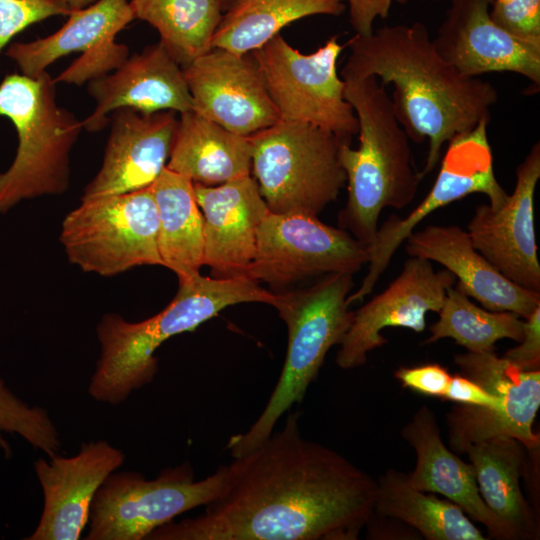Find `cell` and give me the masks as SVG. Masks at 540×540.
I'll use <instances>...</instances> for the list:
<instances>
[{
	"label": "cell",
	"mask_w": 540,
	"mask_h": 540,
	"mask_svg": "<svg viewBox=\"0 0 540 540\" xmlns=\"http://www.w3.org/2000/svg\"><path fill=\"white\" fill-rule=\"evenodd\" d=\"M39 458L34 469L43 492V510L27 540H78L88 525L94 496L125 460L105 440L83 443L76 455Z\"/></svg>",
	"instance_id": "cell-19"
},
{
	"label": "cell",
	"mask_w": 540,
	"mask_h": 540,
	"mask_svg": "<svg viewBox=\"0 0 540 540\" xmlns=\"http://www.w3.org/2000/svg\"><path fill=\"white\" fill-rule=\"evenodd\" d=\"M490 117L482 119L468 132L448 142L436 180L426 197L407 217L391 215L378 228L367 247L368 272L357 291L349 294L347 303L362 301L370 294L386 270L396 250L415 227L429 214L473 193L488 196L489 205L500 208L509 194L498 183L492 164L487 128Z\"/></svg>",
	"instance_id": "cell-12"
},
{
	"label": "cell",
	"mask_w": 540,
	"mask_h": 540,
	"mask_svg": "<svg viewBox=\"0 0 540 540\" xmlns=\"http://www.w3.org/2000/svg\"><path fill=\"white\" fill-rule=\"evenodd\" d=\"M344 82L345 98L358 121L359 145L340 147L348 198L339 213V225L368 247L375 239L382 210L408 206L422 177L385 86L375 77Z\"/></svg>",
	"instance_id": "cell-4"
},
{
	"label": "cell",
	"mask_w": 540,
	"mask_h": 540,
	"mask_svg": "<svg viewBox=\"0 0 540 540\" xmlns=\"http://www.w3.org/2000/svg\"><path fill=\"white\" fill-rule=\"evenodd\" d=\"M276 293L239 277L218 279L198 274L179 280L172 301L156 315L129 322L117 313L104 314L96 334L100 356L88 393L96 401L117 405L151 383L158 372L154 353L169 338L191 331L224 308L245 302L274 305Z\"/></svg>",
	"instance_id": "cell-3"
},
{
	"label": "cell",
	"mask_w": 540,
	"mask_h": 540,
	"mask_svg": "<svg viewBox=\"0 0 540 540\" xmlns=\"http://www.w3.org/2000/svg\"><path fill=\"white\" fill-rule=\"evenodd\" d=\"M242 0H219L221 10L223 14L236 6Z\"/></svg>",
	"instance_id": "cell-39"
},
{
	"label": "cell",
	"mask_w": 540,
	"mask_h": 540,
	"mask_svg": "<svg viewBox=\"0 0 540 540\" xmlns=\"http://www.w3.org/2000/svg\"><path fill=\"white\" fill-rule=\"evenodd\" d=\"M226 464L195 480L189 463L162 470L154 479L114 471L97 490L85 540H144L178 515L205 506L222 491Z\"/></svg>",
	"instance_id": "cell-10"
},
{
	"label": "cell",
	"mask_w": 540,
	"mask_h": 540,
	"mask_svg": "<svg viewBox=\"0 0 540 540\" xmlns=\"http://www.w3.org/2000/svg\"><path fill=\"white\" fill-rule=\"evenodd\" d=\"M3 432L20 435L49 457L58 454L61 449L59 432L48 411L27 405L0 376V433Z\"/></svg>",
	"instance_id": "cell-32"
},
{
	"label": "cell",
	"mask_w": 540,
	"mask_h": 540,
	"mask_svg": "<svg viewBox=\"0 0 540 540\" xmlns=\"http://www.w3.org/2000/svg\"><path fill=\"white\" fill-rule=\"evenodd\" d=\"M490 16L497 25L517 37L540 40V0L493 1Z\"/></svg>",
	"instance_id": "cell-34"
},
{
	"label": "cell",
	"mask_w": 540,
	"mask_h": 540,
	"mask_svg": "<svg viewBox=\"0 0 540 540\" xmlns=\"http://www.w3.org/2000/svg\"><path fill=\"white\" fill-rule=\"evenodd\" d=\"M439 319L430 326V335L422 344L451 338L469 352L495 351L501 339L521 341L525 320L513 312L490 311L478 307L469 297L451 286L447 289Z\"/></svg>",
	"instance_id": "cell-31"
},
{
	"label": "cell",
	"mask_w": 540,
	"mask_h": 540,
	"mask_svg": "<svg viewBox=\"0 0 540 540\" xmlns=\"http://www.w3.org/2000/svg\"><path fill=\"white\" fill-rule=\"evenodd\" d=\"M344 48L333 35L304 54L278 34L251 52L280 120L310 124L350 143L358 121L337 69Z\"/></svg>",
	"instance_id": "cell-11"
},
{
	"label": "cell",
	"mask_w": 540,
	"mask_h": 540,
	"mask_svg": "<svg viewBox=\"0 0 540 540\" xmlns=\"http://www.w3.org/2000/svg\"><path fill=\"white\" fill-rule=\"evenodd\" d=\"M494 2H498V3H507V2H510L512 0H493Z\"/></svg>",
	"instance_id": "cell-40"
},
{
	"label": "cell",
	"mask_w": 540,
	"mask_h": 540,
	"mask_svg": "<svg viewBox=\"0 0 540 540\" xmlns=\"http://www.w3.org/2000/svg\"><path fill=\"white\" fill-rule=\"evenodd\" d=\"M345 9V0H242L223 14L212 48L251 53L292 22L314 15L339 16Z\"/></svg>",
	"instance_id": "cell-29"
},
{
	"label": "cell",
	"mask_w": 540,
	"mask_h": 540,
	"mask_svg": "<svg viewBox=\"0 0 540 540\" xmlns=\"http://www.w3.org/2000/svg\"><path fill=\"white\" fill-rule=\"evenodd\" d=\"M88 92L96 102L82 121L88 132L104 129L110 122L108 115L120 108L144 114L192 110L183 69L160 43L128 57L114 72L90 80Z\"/></svg>",
	"instance_id": "cell-22"
},
{
	"label": "cell",
	"mask_w": 540,
	"mask_h": 540,
	"mask_svg": "<svg viewBox=\"0 0 540 540\" xmlns=\"http://www.w3.org/2000/svg\"><path fill=\"white\" fill-rule=\"evenodd\" d=\"M250 140L252 177L270 212L318 216L346 184L339 152L348 142L330 131L279 120Z\"/></svg>",
	"instance_id": "cell-8"
},
{
	"label": "cell",
	"mask_w": 540,
	"mask_h": 540,
	"mask_svg": "<svg viewBox=\"0 0 540 540\" xmlns=\"http://www.w3.org/2000/svg\"><path fill=\"white\" fill-rule=\"evenodd\" d=\"M410 257L437 262L458 278L456 288L487 310L513 312L526 319L540 306V293L526 290L508 280L470 240L459 226L429 225L405 239Z\"/></svg>",
	"instance_id": "cell-23"
},
{
	"label": "cell",
	"mask_w": 540,
	"mask_h": 540,
	"mask_svg": "<svg viewBox=\"0 0 540 540\" xmlns=\"http://www.w3.org/2000/svg\"><path fill=\"white\" fill-rule=\"evenodd\" d=\"M373 511L407 524L427 540L486 539L459 506L413 488L395 469L377 479Z\"/></svg>",
	"instance_id": "cell-28"
},
{
	"label": "cell",
	"mask_w": 540,
	"mask_h": 540,
	"mask_svg": "<svg viewBox=\"0 0 540 540\" xmlns=\"http://www.w3.org/2000/svg\"><path fill=\"white\" fill-rule=\"evenodd\" d=\"M459 373L452 375L443 400L455 402L446 415L450 449L502 437L539 449L532 426L540 407V370L523 371L494 351L454 356Z\"/></svg>",
	"instance_id": "cell-7"
},
{
	"label": "cell",
	"mask_w": 540,
	"mask_h": 540,
	"mask_svg": "<svg viewBox=\"0 0 540 540\" xmlns=\"http://www.w3.org/2000/svg\"><path fill=\"white\" fill-rule=\"evenodd\" d=\"M454 284L455 276L450 271L436 272L426 259H407L401 273L383 292L354 311L339 344L336 364L345 370L364 365L372 350L388 342L381 334L387 327L424 331L426 314L439 312L447 289Z\"/></svg>",
	"instance_id": "cell-16"
},
{
	"label": "cell",
	"mask_w": 540,
	"mask_h": 540,
	"mask_svg": "<svg viewBox=\"0 0 540 540\" xmlns=\"http://www.w3.org/2000/svg\"><path fill=\"white\" fill-rule=\"evenodd\" d=\"M299 413L226 464L204 512L170 521L147 540H355L373 512L377 480L303 437Z\"/></svg>",
	"instance_id": "cell-1"
},
{
	"label": "cell",
	"mask_w": 540,
	"mask_h": 540,
	"mask_svg": "<svg viewBox=\"0 0 540 540\" xmlns=\"http://www.w3.org/2000/svg\"><path fill=\"white\" fill-rule=\"evenodd\" d=\"M465 453L483 501L512 540L538 538L536 511L520 486V477L529 472L527 448L517 439L502 437L475 443Z\"/></svg>",
	"instance_id": "cell-25"
},
{
	"label": "cell",
	"mask_w": 540,
	"mask_h": 540,
	"mask_svg": "<svg viewBox=\"0 0 540 540\" xmlns=\"http://www.w3.org/2000/svg\"><path fill=\"white\" fill-rule=\"evenodd\" d=\"M110 122L102 166L81 199L148 188L167 165L178 126L176 112L144 114L120 108Z\"/></svg>",
	"instance_id": "cell-20"
},
{
	"label": "cell",
	"mask_w": 540,
	"mask_h": 540,
	"mask_svg": "<svg viewBox=\"0 0 540 540\" xmlns=\"http://www.w3.org/2000/svg\"><path fill=\"white\" fill-rule=\"evenodd\" d=\"M182 69L198 115L242 136L280 120L252 53L212 48Z\"/></svg>",
	"instance_id": "cell-15"
},
{
	"label": "cell",
	"mask_w": 540,
	"mask_h": 540,
	"mask_svg": "<svg viewBox=\"0 0 540 540\" xmlns=\"http://www.w3.org/2000/svg\"><path fill=\"white\" fill-rule=\"evenodd\" d=\"M69 9L70 11L83 9L92 3H94L95 0H61Z\"/></svg>",
	"instance_id": "cell-38"
},
{
	"label": "cell",
	"mask_w": 540,
	"mask_h": 540,
	"mask_svg": "<svg viewBox=\"0 0 540 540\" xmlns=\"http://www.w3.org/2000/svg\"><path fill=\"white\" fill-rule=\"evenodd\" d=\"M352 287V274L331 273L309 288L276 293L273 306L288 330L285 362L262 413L246 432L229 439L233 458L267 439L281 416L303 400L326 354L340 344L351 325L354 311L349 310L347 297Z\"/></svg>",
	"instance_id": "cell-6"
},
{
	"label": "cell",
	"mask_w": 540,
	"mask_h": 540,
	"mask_svg": "<svg viewBox=\"0 0 540 540\" xmlns=\"http://www.w3.org/2000/svg\"><path fill=\"white\" fill-rule=\"evenodd\" d=\"M0 116L12 122L18 138L11 165L0 172V214L24 200L66 192L71 152L83 126L57 104L50 74L7 75L0 83Z\"/></svg>",
	"instance_id": "cell-5"
},
{
	"label": "cell",
	"mask_w": 540,
	"mask_h": 540,
	"mask_svg": "<svg viewBox=\"0 0 540 540\" xmlns=\"http://www.w3.org/2000/svg\"><path fill=\"white\" fill-rule=\"evenodd\" d=\"M347 46L341 78L375 77L383 86L392 84L390 98L400 125L411 141L428 140L422 179L439 163L443 145L490 117L498 101L489 81L463 75L439 54L421 22L355 34Z\"/></svg>",
	"instance_id": "cell-2"
},
{
	"label": "cell",
	"mask_w": 540,
	"mask_h": 540,
	"mask_svg": "<svg viewBox=\"0 0 540 540\" xmlns=\"http://www.w3.org/2000/svg\"><path fill=\"white\" fill-rule=\"evenodd\" d=\"M409 0H345L349 6V20L355 34L371 35L376 19H385L394 3L405 4Z\"/></svg>",
	"instance_id": "cell-37"
},
{
	"label": "cell",
	"mask_w": 540,
	"mask_h": 540,
	"mask_svg": "<svg viewBox=\"0 0 540 540\" xmlns=\"http://www.w3.org/2000/svg\"><path fill=\"white\" fill-rule=\"evenodd\" d=\"M492 3L493 0H450L432 39L437 51L465 76L511 72L539 89L540 40L517 37L497 25L490 16Z\"/></svg>",
	"instance_id": "cell-18"
},
{
	"label": "cell",
	"mask_w": 540,
	"mask_h": 540,
	"mask_svg": "<svg viewBox=\"0 0 540 540\" xmlns=\"http://www.w3.org/2000/svg\"><path fill=\"white\" fill-rule=\"evenodd\" d=\"M400 434L416 454L415 467L406 474L413 488L444 496L471 520L484 525L491 538L512 540L509 530L483 501L472 465L445 445L428 406L422 405Z\"/></svg>",
	"instance_id": "cell-24"
},
{
	"label": "cell",
	"mask_w": 540,
	"mask_h": 540,
	"mask_svg": "<svg viewBox=\"0 0 540 540\" xmlns=\"http://www.w3.org/2000/svg\"><path fill=\"white\" fill-rule=\"evenodd\" d=\"M204 220L203 265L213 278L247 277L257 231L269 213L252 175L216 186L193 183Z\"/></svg>",
	"instance_id": "cell-21"
},
{
	"label": "cell",
	"mask_w": 540,
	"mask_h": 540,
	"mask_svg": "<svg viewBox=\"0 0 540 540\" xmlns=\"http://www.w3.org/2000/svg\"><path fill=\"white\" fill-rule=\"evenodd\" d=\"M366 263L367 246L348 231L317 216L269 211L257 231L248 278L282 286L317 275H353Z\"/></svg>",
	"instance_id": "cell-13"
},
{
	"label": "cell",
	"mask_w": 540,
	"mask_h": 540,
	"mask_svg": "<svg viewBox=\"0 0 540 540\" xmlns=\"http://www.w3.org/2000/svg\"><path fill=\"white\" fill-rule=\"evenodd\" d=\"M158 211V250L162 266L178 280L200 274L204 220L193 182L166 167L150 186Z\"/></svg>",
	"instance_id": "cell-27"
},
{
	"label": "cell",
	"mask_w": 540,
	"mask_h": 540,
	"mask_svg": "<svg viewBox=\"0 0 540 540\" xmlns=\"http://www.w3.org/2000/svg\"><path fill=\"white\" fill-rule=\"evenodd\" d=\"M503 357L520 370H539L540 306L525 319L524 335L519 345L509 349Z\"/></svg>",
	"instance_id": "cell-36"
},
{
	"label": "cell",
	"mask_w": 540,
	"mask_h": 540,
	"mask_svg": "<svg viewBox=\"0 0 540 540\" xmlns=\"http://www.w3.org/2000/svg\"><path fill=\"white\" fill-rule=\"evenodd\" d=\"M135 19L159 33V43L185 67L212 49L223 12L219 0H130Z\"/></svg>",
	"instance_id": "cell-30"
},
{
	"label": "cell",
	"mask_w": 540,
	"mask_h": 540,
	"mask_svg": "<svg viewBox=\"0 0 540 540\" xmlns=\"http://www.w3.org/2000/svg\"><path fill=\"white\" fill-rule=\"evenodd\" d=\"M61 0H0V53L28 26L56 15H69Z\"/></svg>",
	"instance_id": "cell-33"
},
{
	"label": "cell",
	"mask_w": 540,
	"mask_h": 540,
	"mask_svg": "<svg viewBox=\"0 0 540 540\" xmlns=\"http://www.w3.org/2000/svg\"><path fill=\"white\" fill-rule=\"evenodd\" d=\"M68 16L55 33L8 46L5 54L21 74L36 78L58 58L82 52L54 79L56 83L81 85L117 69L128 58V47L115 39L135 19L130 0H99Z\"/></svg>",
	"instance_id": "cell-14"
},
{
	"label": "cell",
	"mask_w": 540,
	"mask_h": 540,
	"mask_svg": "<svg viewBox=\"0 0 540 540\" xmlns=\"http://www.w3.org/2000/svg\"><path fill=\"white\" fill-rule=\"evenodd\" d=\"M425 1H439V0H425Z\"/></svg>",
	"instance_id": "cell-41"
},
{
	"label": "cell",
	"mask_w": 540,
	"mask_h": 540,
	"mask_svg": "<svg viewBox=\"0 0 540 540\" xmlns=\"http://www.w3.org/2000/svg\"><path fill=\"white\" fill-rule=\"evenodd\" d=\"M250 136L233 133L190 110L180 114L166 168L193 183L216 186L250 175Z\"/></svg>",
	"instance_id": "cell-26"
},
{
	"label": "cell",
	"mask_w": 540,
	"mask_h": 540,
	"mask_svg": "<svg viewBox=\"0 0 540 540\" xmlns=\"http://www.w3.org/2000/svg\"><path fill=\"white\" fill-rule=\"evenodd\" d=\"M540 178V143L516 169V185L497 209L476 207L467 232L473 247L508 280L540 293V264L534 227V194Z\"/></svg>",
	"instance_id": "cell-17"
},
{
	"label": "cell",
	"mask_w": 540,
	"mask_h": 540,
	"mask_svg": "<svg viewBox=\"0 0 540 540\" xmlns=\"http://www.w3.org/2000/svg\"><path fill=\"white\" fill-rule=\"evenodd\" d=\"M394 375L404 388L441 399L452 377L447 368L437 363L399 367Z\"/></svg>",
	"instance_id": "cell-35"
},
{
	"label": "cell",
	"mask_w": 540,
	"mask_h": 540,
	"mask_svg": "<svg viewBox=\"0 0 540 540\" xmlns=\"http://www.w3.org/2000/svg\"><path fill=\"white\" fill-rule=\"evenodd\" d=\"M59 240L70 263L84 272L114 276L138 266H162L150 187L81 199L65 216Z\"/></svg>",
	"instance_id": "cell-9"
}]
</instances>
